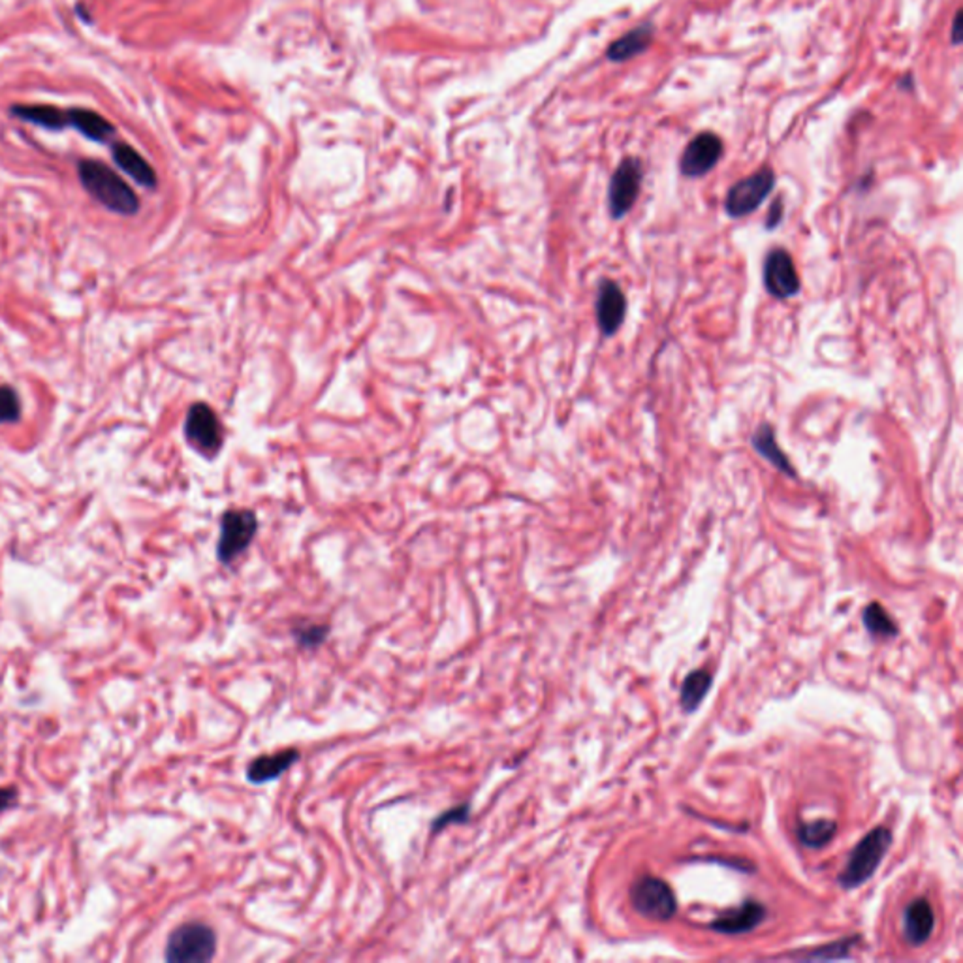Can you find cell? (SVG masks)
<instances>
[{"instance_id":"6da1fadb","label":"cell","mask_w":963,"mask_h":963,"mask_svg":"<svg viewBox=\"0 0 963 963\" xmlns=\"http://www.w3.org/2000/svg\"><path fill=\"white\" fill-rule=\"evenodd\" d=\"M83 188L111 213L132 217L140 211V200L121 175L98 161H82L77 166Z\"/></svg>"},{"instance_id":"7a4b0ae2","label":"cell","mask_w":963,"mask_h":963,"mask_svg":"<svg viewBox=\"0 0 963 963\" xmlns=\"http://www.w3.org/2000/svg\"><path fill=\"white\" fill-rule=\"evenodd\" d=\"M892 843V832L884 827L875 828L853 849L847 866L839 875V884L845 890H853L868 882L879 870L880 862Z\"/></svg>"},{"instance_id":"3957f363","label":"cell","mask_w":963,"mask_h":963,"mask_svg":"<svg viewBox=\"0 0 963 963\" xmlns=\"http://www.w3.org/2000/svg\"><path fill=\"white\" fill-rule=\"evenodd\" d=\"M217 950V935L202 922H188L175 928L166 945V959L171 963H204Z\"/></svg>"},{"instance_id":"277c9868","label":"cell","mask_w":963,"mask_h":963,"mask_svg":"<svg viewBox=\"0 0 963 963\" xmlns=\"http://www.w3.org/2000/svg\"><path fill=\"white\" fill-rule=\"evenodd\" d=\"M775 187V173L772 168H760L749 177L734 183L724 198V211L732 219H743L755 213L768 198Z\"/></svg>"},{"instance_id":"5b68a950","label":"cell","mask_w":963,"mask_h":963,"mask_svg":"<svg viewBox=\"0 0 963 963\" xmlns=\"http://www.w3.org/2000/svg\"><path fill=\"white\" fill-rule=\"evenodd\" d=\"M258 521L250 510H228L221 520L217 557L223 565L238 559L257 535Z\"/></svg>"},{"instance_id":"8992f818","label":"cell","mask_w":963,"mask_h":963,"mask_svg":"<svg viewBox=\"0 0 963 963\" xmlns=\"http://www.w3.org/2000/svg\"><path fill=\"white\" fill-rule=\"evenodd\" d=\"M633 907L645 918L666 922L678 911V901L668 882L657 877H642L631 889Z\"/></svg>"},{"instance_id":"52a82bcc","label":"cell","mask_w":963,"mask_h":963,"mask_svg":"<svg viewBox=\"0 0 963 963\" xmlns=\"http://www.w3.org/2000/svg\"><path fill=\"white\" fill-rule=\"evenodd\" d=\"M643 179V168L636 156H628L612 175L610 190H608V204L614 219H623L638 200Z\"/></svg>"},{"instance_id":"ba28073f","label":"cell","mask_w":963,"mask_h":963,"mask_svg":"<svg viewBox=\"0 0 963 963\" xmlns=\"http://www.w3.org/2000/svg\"><path fill=\"white\" fill-rule=\"evenodd\" d=\"M185 437L200 454L214 456L223 446V429L214 410L206 403H196L188 408L185 420Z\"/></svg>"},{"instance_id":"9c48e42d","label":"cell","mask_w":963,"mask_h":963,"mask_svg":"<svg viewBox=\"0 0 963 963\" xmlns=\"http://www.w3.org/2000/svg\"><path fill=\"white\" fill-rule=\"evenodd\" d=\"M762 277L766 290H768L770 296H774L775 300L794 298L801 286L792 257L787 250L779 247L770 250L768 257H766Z\"/></svg>"},{"instance_id":"30bf717a","label":"cell","mask_w":963,"mask_h":963,"mask_svg":"<svg viewBox=\"0 0 963 963\" xmlns=\"http://www.w3.org/2000/svg\"><path fill=\"white\" fill-rule=\"evenodd\" d=\"M721 156V137L713 132H700L687 144L679 161V170L685 177H702L717 166Z\"/></svg>"},{"instance_id":"8fae6325","label":"cell","mask_w":963,"mask_h":963,"mask_svg":"<svg viewBox=\"0 0 963 963\" xmlns=\"http://www.w3.org/2000/svg\"><path fill=\"white\" fill-rule=\"evenodd\" d=\"M595 314L604 337H612L621 329L626 317V298L616 281H600L595 302Z\"/></svg>"},{"instance_id":"7c38bea8","label":"cell","mask_w":963,"mask_h":963,"mask_svg":"<svg viewBox=\"0 0 963 963\" xmlns=\"http://www.w3.org/2000/svg\"><path fill=\"white\" fill-rule=\"evenodd\" d=\"M766 909L758 901H745L741 907L731 909L722 913L713 924L712 930L724 933V935H741L747 932H753L758 924L764 920Z\"/></svg>"},{"instance_id":"4fadbf2b","label":"cell","mask_w":963,"mask_h":963,"mask_svg":"<svg viewBox=\"0 0 963 963\" xmlns=\"http://www.w3.org/2000/svg\"><path fill=\"white\" fill-rule=\"evenodd\" d=\"M300 757H302L300 751L293 749V747L277 751L273 755H260L247 766V777L254 784H262L273 779H279L283 774L288 772L292 764H296L300 760Z\"/></svg>"},{"instance_id":"5bb4252c","label":"cell","mask_w":963,"mask_h":963,"mask_svg":"<svg viewBox=\"0 0 963 963\" xmlns=\"http://www.w3.org/2000/svg\"><path fill=\"white\" fill-rule=\"evenodd\" d=\"M933 926L935 916L928 899H915L906 909V915H903V935H906L907 942L915 947L924 945L932 937Z\"/></svg>"},{"instance_id":"9a60e30c","label":"cell","mask_w":963,"mask_h":963,"mask_svg":"<svg viewBox=\"0 0 963 963\" xmlns=\"http://www.w3.org/2000/svg\"><path fill=\"white\" fill-rule=\"evenodd\" d=\"M653 34H655V27L652 23H642L636 29L628 31L625 36H621L619 40L612 42V46L608 48L606 57L610 58L612 63H625L628 61V58H633L650 48L653 42Z\"/></svg>"},{"instance_id":"2e32d148","label":"cell","mask_w":963,"mask_h":963,"mask_svg":"<svg viewBox=\"0 0 963 963\" xmlns=\"http://www.w3.org/2000/svg\"><path fill=\"white\" fill-rule=\"evenodd\" d=\"M113 161L125 173H128L132 179L145 188L156 187V173L151 168V164L144 159L128 144H115L113 145Z\"/></svg>"},{"instance_id":"e0dca14e","label":"cell","mask_w":963,"mask_h":963,"mask_svg":"<svg viewBox=\"0 0 963 963\" xmlns=\"http://www.w3.org/2000/svg\"><path fill=\"white\" fill-rule=\"evenodd\" d=\"M751 444L766 461H770L777 470H781V473L789 475V477L796 475V470H794L792 463L789 461L787 454H784V451L777 446L772 425L762 424L757 429V433L751 437Z\"/></svg>"},{"instance_id":"ac0fdd59","label":"cell","mask_w":963,"mask_h":963,"mask_svg":"<svg viewBox=\"0 0 963 963\" xmlns=\"http://www.w3.org/2000/svg\"><path fill=\"white\" fill-rule=\"evenodd\" d=\"M68 117H70V125L75 127L92 142H101V144L108 142L115 132V127L108 119H104L102 115H98L96 111H91V109H82V108L70 109Z\"/></svg>"},{"instance_id":"d6986e66","label":"cell","mask_w":963,"mask_h":963,"mask_svg":"<svg viewBox=\"0 0 963 963\" xmlns=\"http://www.w3.org/2000/svg\"><path fill=\"white\" fill-rule=\"evenodd\" d=\"M12 113L22 117L27 123L48 130H63L70 125L68 111H63L55 106H13Z\"/></svg>"},{"instance_id":"ffe728a7","label":"cell","mask_w":963,"mask_h":963,"mask_svg":"<svg viewBox=\"0 0 963 963\" xmlns=\"http://www.w3.org/2000/svg\"><path fill=\"white\" fill-rule=\"evenodd\" d=\"M712 683H713V678L705 670H695L685 678L681 691H679V702L687 713L698 710L702 700L707 696V693H710Z\"/></svg>"},{"instance_id":"44dd1931","label":"cell","mask_w":963,"mask_h":963,"mask_svg":"<svg viewBox=\"0 0 963 963\" xmlns=\"http://www.w3.org/2000/svg\"><path fill=\"white\" fill-rule=\"evenodd\" d=\"M836 832H837V824L834 820L819 819V820L801 822L798 827V839L801 841V845H805V847L822 849L836 837Z\"/></svg>"},{"instance_id":"7402d4cb","label":"cell","mask_w":963,"mask_h":963,"mask_svg":"<svg viewBox=\"0 0 963 963\" xmlns=\"http://www.w3.org/2000/svg\"><path fill=\"white\" fill-rule=\"evenodd\" d=\"M863 625H866L870 635L877 638H892L897 635V625L879 602H871L866 608V612H863Z\"/></svg>"},{"instance_id":"603a6c76","label":"cell","mask_w":963,"mask_h":963,"mask_svg":"<svg viewBox=\"0 0 963 963\" xmlns=\"http://www.w3.org/2000/svg\"><path fill=\"white\" fill-rule=\"evenodd\" d=\"M292 635L302 647H307V650H317L319 645H322L328 640L329 626L322 623H303V625L293 626Z\"/></svg>"},{"instance_id":"cb8c5ba5","label":"cell","mask_w":963,"mask_h":963,"mask_svg":"<svg viewBox=\"0 0 963 963\" xmlns=\"http://www.w3.org/2000/svg\"><path fill=\"white\" fill-rule=\"evenodd\" d=\"M19 418H22V401H19L15 390L0 386V425L15 424Z\"/></svg>"},{"instance_id":"d4e9b609","label":"cell","mask_w":963,"mask_h":963,"mask_svg":"<svg viewBox=\"0 0 963 963\" xmlns=\"http://www.w3.org/2000/svg\"><path fill=\"white\" fill-rule=\"evenodd\" d=\"M858 941V937H849V939H843V941H837V942H832V945H827V947H820L817 950H811L808 954H803L800 958H805V959H836V958H847L851 954V949L854 947V942Z\"/></svg>"},{"instance_id":"484cf974","label":"cell","mask_w":963,"mask_h":963,"mask_svg":"<svg viewBox=\"0 0 963 963\" xmlns=\"http://www.w3.org/2000/svg\"><path fill=\"white\" fill-rule=\"evenodd\" d=\"M470 817V803L465 801L461 805H456V808L451 810H446L442 811L435 820L433 824H431V832L433 834H439L442 832L446 827H450V824H465Z\"/></svg>"},{"instance_id":"4316f807","label":"cell","mask_w":963,"mask_h":963,"mask_svg":"<svg viewBox=\"0 0 963 963\" xmlns=\"http://www.w3.org/2000/svg\"><path fill=\"white\" fill-rule=\"evenodd\" d=\"M781 221H783V200H781V198H777V200H775V202L772 204V207H770V213H768V221H766V228H770V230H774V228H777V226H779V223H781Z\"/></svg>"},{"instance_id":"83f0119b","label":"cell","mask_w":963,"mask_h":963,"mask_svg":"<svg viewBox=\"0 0 963 963\" xmlns=\"http://www.w3.org/2000/svg\"><path fill=\"white\" fill-rule=\"evenodd\" d=\"M15 800V791L13 789H0V811H4L6 808H10V805L13 803Z\"/></svg>"},{"instance_id":"f1b7e54d","label":"cell","mask_w":963,"mask_h":963,"mask_svg":"<svg viewBox=\"0 0 963 963\" xmlns=\"http://www.w3.org/2000/svg\"><path fill=\"white\" fill-rule=\"evenodd\" d=\"M959 25H961V12L958 10L956 15H954V23H952V42L954 44H959V40H961V38H959V34H961Z\"/></svg>"}]
</instances>
